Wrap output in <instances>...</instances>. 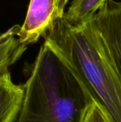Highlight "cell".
Returning <instances> with one entry per match:
<instances>
[{"label":"cell","mask_w":121,"mask_h":122,"mask_svg":"<svg viewBox=\"0 0 121 122\" xmlns=\"http://www.w3.org/2000/svg\"><path fill=\"white\" fill-rule=\"evenodd\" d=\"M93 20L107 57L121 80V1L106 0Z\"/></svg>","instance_id":"cell-3"},{"label":"cell","mask_w":121,"mask_h":122,"mask_svg":"<svg viewBox=\"0 0 121 122\" xmlns=\"http://www.w3.org/2000/svg\"><path fill=\"white\" fill-rule=\"evenodd\" d=\"M70 0H60L59 1V13L61 16H63V14L65 13V9L68 4Z\"/></svg>","instance_id":"cell-9"},{"label":"cell","mask_w":121,"mask_h":122,"mask_svg":"<svg viewBox=\"0 0 121 122\" xmlns=\"http://www.w3.org/2000/svg\"><path fill=\"white\" fill-rule=\"evenodd\" d=\"M23 96V86L14 84L9 71L0 76V122H16Z\"/></svg>","instance_id":"cell-5"},{"label":"cell","mask_w":121,"mask_h":122,"mask_svg":"<svg viewBox=\"0 0 121 122\" xmlns=\"http://www.w3.org/2000/svg\"><path fill=\"white\" fill-rule=\"evenodd\" d=\"M60 0H30L25 20L18 34V39L26 46L34 44L61 18Z\"/></svg>","instance_id":"cell-4"},{"label":"cell","mask_w":121,"mask_h":122,"mask_svg":"<svg viewBox=\"0 0 121 122\" xmlns=\"http://www.w3.org/2000/svg\"><path fill=\"white\" fill-rule=\"evenodd\" d=\"M106 1V0H72L63 17L72 24H79L92 18Z\"/></svg>","instance_id":"cell-7"},{"label":"cell","mask_w":121,"mask_h":122,"mask_svg":"<svg viewBox=\"0 0 121 122\" xmlns=\"http://www.w3.org/2000/svg\"><path fill=\"white\" fill-rule=\"evenodd\" d=\"M23 88L16 122H80L94 102L66 60L46 40Z\"/></svg>","instance_id":"cell-2"},{"label":"cell","mask_w":121,"mask_h":122,"mask_svg":"<svg viewBox=\"0 0 121 122\" xmlns=\"http://www.w3.org/2000/svg\"><path fill=\"white\" fill-rule=\"evenodd\" d=\"M20 25H14L0 34V76L9 71V68L23 55L27 46L18 39Z\"/></svg>","instance_id":"cell-6"},{"label":"cell","mask_w":121,"mask_h":122,"mask_svg":"<svg viewBox=\"0 0 121 122\" xmlns=\"http://www.w3.org/2000/svg\"><path fill=\"white\" fill-rule=\"evenodd\" d=\"M80 122H110L101 108L93 102L86 109Z\"/></svg>","instance_id":"cell-8"},{"label":"cell","mask_w":121,"mask_h":122,"mask_svg":"<svg viewBox=\"0 0 121 122\" xmlns=\"http://www.w3.org/2000/svg\"><path fill=\"white\" fill-rule=\"evenodd\" d=\"M43 37L66 60L110 122H121V80L93 17L74 25L62 16Z\"/></svg>","instance_id":"cell-1"}]
</instances>
